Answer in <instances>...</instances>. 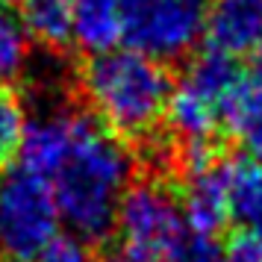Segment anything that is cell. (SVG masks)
Listing matches in <instances>:
<instances>
[{
  "label": "cell",
  "mask_w": 262,
  "mask_h": 262,
  "mask_svg": "<svg viewBox=\"0 0 262 262\" xmlns=\"http://www.w3.org/2000/svg\"><path fill=\"white\" fill-rule=\"evenodd\" d=\"M48 183L71 236L100 242L115 230L121 198L133 183V156L115 133L80 109L71 144Z\"/></svg>",
  "instance_id": "cell-1"
},
{
  "label": "cell",
  "mask_w": 262,
  "mask_h": 262,
  "mask_svg": "<svg viewBox=\"0 0 262 262\" xmlns=\"http://www.w3.org/2000/svg\"><path fill=\"white\" fill-rule=\"evenodd\" d=\"M115 230L124 250L150 262H165L168 253L186 238L189 224L177 191L159 180H139L130 183L121 198Z\"/></svg>",
  "instance_id": "cell-4"
},
{
  "label": "cell",
  "mask_w": 262,
  "mask_h": 262,
  "mask_svg": "<svg viewBox=\"0 0 262 262\" xmlns=\"http://www.w3.org/2000/svg\"><path fill=\"white\" fill-rule=\"evenodd\" d=\"M33 262H92V256L77 236H56Z\"/></svg>",
  "instance_id": "cell-17"
},
{
  "label": "cell",
  "mask_w": 262,
  "mask_h": 262,
  "mask_svg": "<svg viewBox=\"0 0 262 262\" xmlns=\"http://www.w3.org/2000/svg\"><path fill=\"white\" fill-rule=\"evenodd\" d=\"M183 80H186L194 92H201L209 103H215L218 112H221L224 103L233 97V92H236L238 85H242V80H245V68H242L233 56L206 48L201 56L191 59L189 71H186Z\"/></svg>",
  "instance_id": "cell-11"
},
{
  "label": "cell",
  "mask_w": 262,
  "mask_h": 262,
  "mask_svg": "<svg viewBox=\"0 0 262 262\" xmlns=\"http://www.w3.org/2000/svg\"><path fill=\"white\" fill-rule=\"evenodd\" d=\"M245 74H248L250 83H256L262 89V48L256 50V53H250V68Z\"/></svg>",
  "instance_id": "cell-20"
},
{
  "label": "cell",
  "mask_w": 262,
  "mask_h": 262,
  "mask_svg": "<svg viewBox=\"0 0 262 262\" xmlns=\"http://www.w3.org/2000/svg\"><path fill=\"white\" fill-rule=\"evenodd\" d=\"M97 262H150V259H142V256H136V253H130V250H109V253H103Z\"/></svg>",
  "instance_id": "cell-19"
},
{
  "label": "cell",
  "mask_w": 262,
  "mask_h": 262,
  "mask_svg": "<svg viewBox=\"0 0 262 262\" xmlns=\"http://www.w3.org/2000/svg\"><path fill=\"white\" fill-rule=\"evenodd\" d=\"M30 36L41 45L62 50L71 45V12L74 0H15Z\"/></svg>",
  "instance_id": "cell-13"
},
{
  "label": "cell",
  "mask_w": 262,
  "mask_h": 262,
  "mask_svg": "<svg viewBox=\"0 0 262 262\" xmlns=\"http://www.w3.org/2000/svg\"><path fill=\"white\" fill-rule=\"evenodd\" d=\"M203 0H124L121 41L150 59L186 56L203 38Z\"/></svg>",
  "instance_id": "cell-5"
},
{
  "label": "cell",
  "mask_w": 262,
  "mask_h": 262,
  "mask_svg": "<svg viewBox=\"0 0 262 262\" xmlns=\"http://www.w3.org/2000/svg\"><path fill=\"white\" fill-rule=\"evenodd\" d=\"M230 218L242 227H262V159L233 156L224 159Z\"/></svg>",
  "instance_id": "cell-10"
},
{
  "label": "cell",
  "mask_w": 262,
  "mask_h": 262,
  "mask_svg": "<svg viewBox=\"0 0 262 262\" xmlns=\"http://www.w3.org/2000/svg\"><path fill=\"white\" fill-rule=\"evenodd\" d=\"M230 259L233 262H262V230L259 227H242L230 238Z\"/></svg>",
  "instance_id": "cell-18"
},
{
  "label": "cell",
  "mask_w": 262,
  "mask_h": 262,
  "mask_svg": "<svg viewBox=\"0 0 262 262\" xmlns=\"http://www.w3.org/2000/svg\"><path fill=\"white\" fill-rule=\"evenodd\" d=\"M165 262H233L230 250L218 245L215 236H203V233H186V238L165 256Z\"/></svg>",
  "instance_id": "cell-16"
},
{
  "label": "cell",
  "mask_w": 262,
  "mask_h": 262,
  "mask_svg": "<svg viewBox=\"0 0 262 262\" xmlns=\"http://www.w3.org/2000/svg\"><path fill=\"white\" fill-rule=\"evenodd\" d=\"M165 118L171 133L183 139V144H209L218 139V127H221L218 106L209 103L201 92H194L186 80H180L171 89Z\"/></svg>",
  "instance_id": "cell-8"
},
{
  "label": "cell",
  "mask_w": 262,
  "mask_h": 262,
  "mask_svg": "<svg viewBox=\"0 0 262 262\" xmlns=\"http://www.w3.org/2000/svg\"><path fill=\"white\" fill-rule=\"evenodd\" d=\"M124 30V0H74L71 41L85 53L118 48Z\"/></svg>",
  "instance_id": "cell-9"
},
{
  "label": "cell",
  "mask_w": 262,
  "mask_h": 262,
  "mask_svg": "<svg viewBox=\"0 0 262 262\" xmlns=\"http://www.w3.org/2000/svg\"><path fill=\"white\" fill-rule=\"evenodd\" d=\"M177 198L191 233L218 236L233 221L230 218V201H227L224 156H218L206 165L186 168V183H183V191Z\"/></svg>",
  "instance_id": "cell-6"
},
{
  "label": "cell",
  "mask_w": 262,
  "mask_h": 262,
  "mask_svg": "<svg viewBox=\"0 0 262 262\" xmlns=\"http://www.w3.org/2000/svg\"><path fill=\"white\" fill-rule=\"evenodd\" d=\"M24 106L15 97L9 85H0V165L18 154V144L24 136Z\"/></svg>",
  "instance_id": "cell-15"
},
{
  "label": "cell",
  "mask_w": 262,
  "mask_h": 262,
  "mask_svg": "<svg viewBox=\"0 0 262 262\" xmlns=\"http://www.w3.org/2000/svg\"><path fill=\"white\" fill-rule=\"evenodd\" d=\"M30 62V30L18 6L0 0V85L15 83Z\"/></svg>",
  "instance_id": "cell-14"
},
{
  "label": "cell",
  "mask_w": 262,
  "mask_h": 262,
  "mask_svg": "<svg viewBox=\"0 0 262 262\" xmlns=\"http://www.w3.org/2000/svg\"><path fill=\"white\" fill-rule=\"evenodd\" d=\"M59 224L48 180L24 165L0 174V262H33L59 236Z\"/></svg>",
  "instance_id": "cell-3"
},
{
  "label": "cell",
  "mask_w": 262,
  "mask_h": 262,
  "mask_svg": "<svg viewBox=\"0 0 262 262\" xmlns=\"http://www.w3.org/2000/svg\"><path fill=\"white\" fill-rule=\"evenodd\" d=\"M203 41L227 56H250L262 48V0H212L206 6Z\"/></svg>",
  "instance_id": "cell-7"
},
{
  "label": "cell",
  "mask_w": 262,
  "mask_h": 262,
  "mask_svg": "<svg viewBox=\"0 0 262 262\" xmlns=\"http://www.w3.org/2000/svg\"><path fill=\"white\" fill-rule=\"evenodd\" d=\"M80 85L97 121L118 139H150L165 118L171 74L165 62L133 48L95 53L83 65Z\"/></svg>",
  "instance_id": "cell-2"
},
{
  "label": "cell",
  "mask_w": 262,
  "mask_h": 262,
  "mask_svg": "<svg viewBox=\"0 0 262 262\" xmlns=\"http://www.w3.org/2000/svg\"><path fill=\"white\" fill-rule=\"evenodd\" d=\"M221 124L245 144L250 156L262 159V89L250 83L248 74L221 109Z\"/></svg>",
  "instance_id": "cell-12"
}]
</instances>
